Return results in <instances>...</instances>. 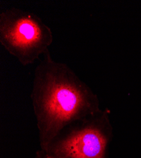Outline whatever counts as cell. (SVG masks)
Instances as JSON below:
<instances>
[{
	"instance_id": "6da1fadb",
	"label": "cell",
	"mask_w": 141,
	"mask_h": 158,
	"mask_svg": "<svg viewBox=\"0 0 141 158\" xmlns=\"http://www.w3.org/2000/svg\"><path fill=\"white\" fill-rule=\"evenodd\" d=\"M31 98L42 150L64 129L101 111L92 89L49 50L34 70Z\"/></svg>"
},
{
	"instance_id": "7a4b0ae2",
	"label": "cell",
	"mask_w": 141,
	"mask_h": 158,
	"mask_svg": "<svg viewBox=\"0 0 141 158\" xmlns=\"http://www.w3.org/2000/svg\"><path fill=\"white\" fill-rule=\"evenodd\" d=\"M53 41L51 28L33 13L17 7L0 13V43L23 66L39 60Z\"/></svg>"
},
{
	"instance_id": "3957f363",
	"label": "cell",
	"mask_w": 141,
	"mask_h": 158,
	"mask_svg": "<svg viewBox=\"0 0 141 158\" xmlns=\"http://www.w3.org/2000/svg\"><path fill=\"white\" fill-rule=\"evenodd\" d=\"M111 138L108 114L101 111L64 129L43 151L55 158H108Z\"/></svg>"
},
{
	"instance_id": "277c9868",
	"label": "cell",
	"mask_w": 141,
	"mask_h": 158,
	"mask_svg": "<svg viewBox=\"0 0 141 158\" xmlns=\"http://www.w3.org/2000/svg\"><path fill=\"white\" fill-rule=\"evenodd\" d=\"M34 158H55L48 154L47 152L45 151L41 150L39 149V150H37L35 154Z\"/></svg>"
}]
</instances>
